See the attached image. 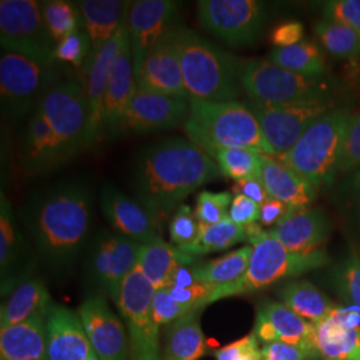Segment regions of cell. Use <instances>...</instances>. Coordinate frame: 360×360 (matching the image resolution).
<instances>
[{"mask_svg": "<svg viewBox=\"0 0 360 360\" xmlns=\"http://www.w3.org/2000/svg\"><path fill=\"white\" fill-rule=\"evenodd\" d=\"M221 176L217 162L196 144L171 138L146 147L131 175L135 200L159 224L199 187Z\"/></svg>", "mask_w": 360, "mask_h": 360, "instance_id": "6da1fadb", "label": "cell"}, {"mask_svg": "<svg viewBox=\"0 0 360 360\" xmlns=\"http://www.w3.org/2000/svg\"><path fill=\"white\" fill-rule=\"evenodd\" d=\"M94 218V193L79 180L60 181L32 195L22 207V221L39 254L55 269L70 267L87 243Z\"/></svg>", "mask_w": 360, "mask_h": 360, "instance_id": "7a4b0ae2", "label": "cell"}, {"mask_svg": "<svg viewBox=\"0 0 360 360\" xmlns=\"http://www.w3.org/2000/svg\"><path fill=\"white\" fill-rule=\"evenodd\" d=\"M172 35L188 98L208 102L236 101L243 91L240 84L243 63L231 52L188 27L178 25Z\"/></svg>", "mask_w": 360, "mask_h": 360, "instance_id": "3957f363", "label": "cell"}, {"mask_svg": "<svg viewBox=\"0 0 360 360\" xmlns=\"http://www.w3.org/2000/svg\"><path fill=\"white\" fill-rule=\"evenodd\" d=\"M183 129L188 141L207 154L220 148H247L274 158L247 103L190 99Z\"/></svg>", "mask_w": 360, "mask_h": 360, "instance_id": "277c9868", "label": "cell"}, {"mask_svg": "<svg viewBox=\"0 0 360 360\" xmlns=\"http://www.w3.org/2000/svg\"><path fill=\"white\" fill-rule=\"evenodd\" d=\"M349 116L347 108L335 107L316 120L291 150L275 159L316 190L333 186L339 175L342 144Z\"/></svg>", "mask_w": 360, "mask_h": 360, "instance_id": "5b68a950", "label": "cell"}, {"mask_svg": "<svg viewBox=\"0 0 360 360\" xmlns=\"http://www.w3.org/2000/svg\"><path fill=\"white\" fill-rule=\"evenodd\" d=\"M251 245L252 254L245 275L236 283L215 288L210 296L208 304L220 299L260 291L279 281L319 270L330 260L323 250L309 254L292 252L272 238L269 231L257 236Z\"/></svg>", "mask_w": 360, "mask_h": 360, "instance_id": "8992f818", "label": "cell"}, {"mask_svg": "<svg viewBox=\"0 0 360 360\" xmlns=\"http://www.w3.org/2000/svg\"><path fill=\"white\" fill-rule=\"evenodd\" d=\"M240 84L251 102L274 105L335 102L338 92L334 83L326 77H303L267 59L243 63Z\"/></svg>", "mask_w": 360, "mask_h": 360, "instance_id": "52a82bcc", "label": "cell"}, {"mask_svg": "<svg viewBox=\"0 0 360 360\" xmlns=\"http://www.w3.org/2000/svg\"><path fill=\"white\" fill-rule=\"evenodd\" d=\"M65 79L58 65H46L4 51L0 58L1 108L13 119L32 115L46 92Z\"/></svg>", "mask_w": 360, "mask_h": 360, "instance_id": "ba28073f", "label": "cell"}, {"mask_svg": "<svg viewBox=\"0 0 360 360\" xmlns=\"http://www.w3.org/2000/svg\"><path fill=\"white\" fill-rule=\"evenodd\" d=\"M0 43L3 51L13 52L46 65H59L55 59L56 43L35 0L0 1Z\"/></svg>", "mask_w": 360, "mask_h": 360, "instance_id": "9c48e42d", "label": "cell"}, {"mask_svg": "<svg viewBox=\"0 0 360 360\" xmlns=\"http://www.w3.org/2000/svg\"><path fill=\"white\" fill-rule=\"evenodd\" d=\"M37 110L75 156L95 144L90 103L82 80H60L46 92Z\"/></svg>", "mask_w": 360, "mask_h": 360, "instance_id": "30bf717a", "label": "cell"}, {"mask_svg": "<svg viewBox=\"0 0 360 360\" xmlns=\"http://www.w3.org/2000/svg\"><path fill=\"white\" fill-rule=\"evenodd\" d=\"M200 27L231 47L251 46L269 19L267 7L257 0H200L196 4Z\"/></svg>", "mask_w": 360, "mask_h": 360, "instance_id": "8fae6325", "label": "cell"}, {"mask_svg": "<svg viewBox=\"0 0 360 360\" xmlns=\"http://www.w3.org/2000/svg\"><path fill=\"white\" fill-rule=\"evenodd\" d=\"M247 105L257 117L274 158H278L291 150L316 120L335 108L336 102L274 105L248 101Z\"/></svg>", "mask_w": 360, "mask_h": 360, "instance_id": "7c38bea8", "label": "cell"}, {"mask_svg": "<svg viewBox=\"0 0 360 360\" xmlns=\"http://www.w3.org/2000/svg\"><path fill=\"white\" fill-rule=\"evenodd\" d=\"M142 245L129 238L103 232L91 245L87 271L91 281L115 300L122 282L138 266Z\"/></svg>", "mask_w": 360, "mask_h": 360, "instance_id": "4fadbf2b", "label": "cell"}, {"mask_svg": "<svg viewBox=\"0 0 360 360\" xmlns=\"http://www.w3.org/2000/svg\"><path fill=\"white\" fill-rule=\"evenodd\" d=\"M178 6L169 0H136L131 3L127 28L135 75L155 44L178 26Z\"/></svg>", "mask_w": 360, "mask_h": 360, "instance_id": "5bb4252c", "label": "cell"}, {"mask_svg": "<svg viewBox=\"0 0 360 360\" xmlns=\"http://www.w3.org/2000/svg\"><path fill=\"white\" fill-rule=\"evenodd\" d=\"M190 99L138 90L119 124L117 134H147L176 129L188 115Z\"/></svg>", "mask_w": 360, "mask_h": 360, "instance_id": "9a60e30c", "label": "cell"}, {"mask_svg": "<svg viewBox=\"0 0 360 360\" xmlns=\"http://www.w3.org/2000/svg\"><path fill=\"white\" fill-rule=\"evenodd\" d=\"M79 315L92 351L99 359L127 360L129 342L126 324L110 309L104 296L87 297L79 309Z\"/></svg>", "mask_w": 360, "mask_h": 360, "instance_id": "2e32d148", "label": "cell"}, {"mask_svg": "<svg viewBox=\"0 0 360 360\" xmlns=\"http://www.w3.org/2000/svg\"><path fill=\"white\" fill-rule=\"evenodd\" d=\"M99 206L105 220L115 230L139 245L162 242L160 226L135 199L105 183L101 188Z\"/></svg>", "mask_w": 360, "mask_h": 360, "instance_id": "e0dca14e", "label": "cell"}, {"mask_svg": "<svg viewBox=\"0 0 360 360\" xmlns=\"http://www.w3.org/2000/svg\"><path fill=\"white\" fill-rule=\"evenodd\" d=\"M74 156L38 110L30 116L20 146V162L28 174L49 175Z\"/></svg>", "mask_w": 360, "mask_h": 360, "instance_id": "ac0fdd59", "label": "cell"}, {"mask_svg": "<svg viewBox=\"0 0 360 360\" xmlns=\"http://www.w3.org/2000/svg\"><path fill=\"white\" fill-rule=\"evenodd\" d=\"M155 292L156 288L138 269L120 284L114 302L131 339L160 340V326L153 316Z\"/></svg>", "mask_w": 360, "mask_h": 360, "instance_id": "d6986e66", "label": "cell"}, {"mask_svg": "<svg viewBox=\"0 0 360 360\" xmlns=\"http://www.w3.org/2000/svg\"><path fill=\"white\" fill-rule=\"evenodd\" d=\"M129 38L127 22L98 51L92 52L83 67L82 82L87 92L90 103L91 126L95 143L102 138L103 129V107L105 91L110 83L114 65L124 43Z\"/></svg>", "mask_w": 360, "mask_h": 360, "instance_id": "ffe728a7", "label": "cell"}, {"mask_svg": "<svg viewBox=\"0 0 360 360\" xmlns=\"http://www.w3.org/2000/svg\"><path fill=\"white\" fill-rule=\"evenodd\" d=\"M172 31L174 28L147 53L141 70L135 75L138 90L166 96L188 98Z\"/></svg>", "mask_w": 360, "mask_h": 360, "instance_id": "44dd1931", "label": "cell"}, {"mask_svg": "<svg viewBox=\"0 0 360 360\" xmlns=\"http://www.w3.org/2000/svg\"><path fill=\"white\" fill-rule=\"evenodd\" d=\"M330 230V219L322 208L309 206L292 208L269 233L287 250L297 254H309L321 250Z\"/></svg>", "mask_w": 360, "mask_h": 360, "instance_id": "7402d4cb", "label": "cell"}, {"mask_svg": "<svg viewBox=\"0 0 360 360\" xmlns=\"http://www.w3.org/2000/svg\"><path fill=\"white\" fill-rule=\"evenodd\" d=\"M47 360H87L90 340L79 312L52 304L46 318Z\"/></svg>", "mask_w": 360, "mask_h": 360, "instance_id": "603a6c76", "label": "cell"}, {"mask_svg": "<svg viewBox=\"0 0 360 360\" xmlns=\"http://www.w3.org/2000/svg\"><path fill=\"white\" fill-rule=\"evenodd\" d=\"M252 334L262 346L272 342L315 345L314 324L299 316L282 302H266L259 307Z\"/></svg>", "mask_w": 360, "mask_h": 360, "instance_id": "cb8c5ba5", "label": "cell"}, {"mask_svg": "<svg viewBox=\"0 0 360 360\" xmlns=\"http://www.w3.org/2000/svg\"><path fill=\"white\" fill-rule=\"evenodd\" d=\"M25 240L16 226L13 205L4 190L0 193V267H1V290L13 292L28 278L23 269L22 257L25 255Z\"/></svg>", "mask_w": 360, "mask_h": 360, "instance_id": "d4e9b609", "label": "cell"}, {"mask_svg": "<svg viewBox=\"0 0 360 360\" xmlns=\"http://www.w3.org/2000/svg\"><path fill=\"white\" fill-rule=\"evenodd\" d=\"M138 92V83L132 63L129 38L116 59L110 83L105 91L103 107V129L111 135L117 134L119 124Z\"/></svg>", "mask_w": 360, "mask_h": 360, "instance_id": "484cf974", "label": "cell"}, {"mask_svg": "<svg viewBox=\"0 0 360 360\" xmlns=\"http://www.w3.org/2000/svg\"><path fill=\"white\" fill-rule=\"evenodd\" d=\"M262 181L270 198L291 208L311 206L318 193L309 181L269 155L262 158Z\"/></svg>", "mask_w": 360, "mask_h": 360, "instance_id": "4316f807", "label": "cell"}, {"mask_svg": "<svg viewBox=\"0 0 360 360\" xmlns=\"http://www.w3.org/2000/svg\"><path fill=\"white\" fill-rule=\"evenodd\" d=\"M314 343L326 360H360V326L340 312L314 324Z\"/></svg>", "mask_w": 360, "mask_h": 360, "instance_id": "83f0119b", "label": "cell"}, {"mask_svg": "<svg viewBox=\"0 0 360 360\" xmlns=\"http://www.w3.org/2000/svg\"><path fill=\"white\" fill-rule=\"evenodd\" d=\"M83 28L89 34L92 52L98 51L127 22L131 1L82 0L77 3Z\"/></svg>", "mask_w": 360, "mask_h": 360, "instance_id": "f1b7e54d", "label": "cell"}, {"mask_svg": "<svg viewBox=\"0 0 360 360\" xmlns=\"http://www.w3.org/2000/svg\"><path fill=\"white\" fill-rule=\"evenodd\" d=\"M52 304L44 282L38 278H30L19 284L1 306L0 327L7 328L37 318H47Z\"/></svg>", "mask_w": 360, "mask_h": 360, "instance_id": "f546056e", "label": "cell"}, {"mask_svg": "<svg viewBox=\"0 0 360 360\" xmlns=\"http://www.w3.org/2000/svg\"><path fill=\"white\" fill-rule=\"evenodd\" d=\"M202 309L168 324L160 338V360H199L206 354V339L200 327Z\"/></svg>", "mask_w": 360, "mask_h": 360, "instance_id": "4dcf8cb0", "label": "cell"}, {"mask_svg": "<svg viewBox=\"0 0 360 360\" xmlns=\"http://www.w3.org/2000/svg\"><path fill=\"white\" fill-rule=\"evenodd\" d=\"M0 359L47 360L46 318L1 328Z\"/></svg>", "mask_w": 360, "mask_h": 360, "instance_id": "1f68e13d", "label": "cell"}, {"mask_svg": "<svg viewBox=\"0 0 360 360\" xmlns=\"http://www.w3.org/2000/svg\"><path fill=\"white\" fill-rule=\"evenodd\" d=\"M183 264H196V257L183 254L175 245L165 240L141 247L136 269L156 290L168 288L174 274Z\"/></svg>", "mask_w": 360, "mask_h": 360, "instance_id": "d6a6232c", "label": "cell"}, {"mask_svg": "<svg viewBox=\"0 0 360 360\" xmlns=\"http://www.w3.org/2000/svg\"><path fill=\"white\" fill-rule=\"evenodd\" d=\"M278 295L282 303L312 324L324 322L338 312L334 302L309 281H291Z\"/></svg>", "mask_w": 360, "mask_h": 360, "instance_id": "836d02e7", "label": "cell"}, {"mask_svg": "<svg viewBox=\"0 0 360 360\" xmlns=\"http://www.w3.org/2000/svg\"><path fill=\"white\" fill-rule=\"evenodd\" d=\"M252 254V245H245L223 257L193 264L198 283L207 284L214 290L236 283L247 271Z\"/></svg>", "mask_w": 360, "mask_h": 360, "instance_id": "e575fe53", "label": "cell"}, {"mask_svg": "<svg viewBox=\"0 0 360 360\" xmlns=\"http://www.w3.org/2000/svg\"><path fill=\"white\" fill-rule=\"evenodd\" d=\"M267 60L303 77H324L327 71L322 49L309 40H302L285 49H274Z\"/></svg>", "mask_w": 360, "mask_h": 360, "instance_id": "d590c367", "label": "cell"}, {"mask_svg": "<svg viewBox=\"0 0 360 360\" xmlns=\"http://www.w3.org/2000/svg\"><path fill=\"white\" fill-rule=\"evenodd\" d=\"M247 240L248 235L245 227H240L235 224L231 219L226 218L215 224H200V231L196 240L191 245L180 247L178 250L186 255L198 257L229 250L233 245Z\"/></svg>", "mask_w": 360, "mask_h": 360, "instance_id": "8d00e7d4", "label": "cell"}, {"mask_svg": "<svg viewBox=\"0 0 360 360\" xmlns=\"http://www.w3.org/2000/svg\"><path fill=\"white\" fill-rule=\"evenodd\" d=\"M223 176L236 181L262 179L263 154L247 148H220L210 153Z\"/></svg>", "mask_w": 360, "mask_h": 360, "instance_id": "74e56055", "label": "cell"}, {"mask_svg": "<svg viewBox=\"0 0 360 360\" xmlns=\"http://www.w3.org/2000/svg\"><path fill=\"white\" fill-rule=\"evenodd\" d=\"M315 34L323 47L335 58H360V37L351 28L322 19L315 25Z\"/></svg>", "mask_w": 360, "mask_h": 360, "instance_id": "f35d334b", "label": "cell"}, {"mask_svg": "<svg viewBox=\"0 0 360 360\" xmlns=\"http://www.w3.org/2000/svg\"><path fill=\"white\" fill-rule=\"evenodd\" d=\"M41 15L51 38L58 44L71 34L83 30L79 7L65 0H50L41 3Z\"/></svg>", "mask_w": 360, "mask_h": 360, "instance_id": "ab89813d", "label": "cell"}, {"mask_svg": "<svg viewBox=\"0 0 360 360\" xmlns=\"http://www.w3.org/2000/svg\"><path fill=\"white\" fill-rule=\"evenodd\" d=\"M333 281L340 299L360 311V254L346 257L333 272Z\"/></svg>", "mask_w": 360, "mask_h": 360, "instance_id": "60d3db41", "label": "cell"}, {"mask_svg": "<svg viewBox=\"0 0 360 360\" xmlns=\"http://www.w3.org/2000/svg\"><path fill=\"white\" fill-rule=\"evenodd\" d=\"M233 193L229 191L212 193L202 191L198 195L195 217L200 224L210 226L229 218V211L231 207Z\"/></svg>", "mask_w": 360, "mask_h": 360, "instance_id": "b9f144b4", "label": "cell"}, {"mask_svg": "<svg viewBox=\"0 0 360 360\" xmlns=\"http://www.w3.org/2000/svg\"><path fill=\"white\" fill-rule=\"evenodd\" d=\"M91 51V39L83 28L56 44L55 59L58 63H68L75 68L83 70L86 62L90 58Z\"/></svg>", "mask_w": 360, "mask_h": 360, "instance_id": "7bdbcfd3", "label": "cell"}, {"mask_svg": "<svg viewBox=\"0 0 360 360\" xmlns=\"http://www.w3.org/2000/svg\"><path fill=\"white\" fill-rule=\"evenodd\" d=\"M200 231V223L195 217V211L188 205H181L176 208L169 220L168 233L171 245L176 248L191 245Z\"/></svg>", "mask_w": 360, "mask_h": 360, "instance_id": "ee69618b", "label": "cell"}, {"mask_svg": "<svg viewBox=\"0 0 360 360\" xmlns=\"http://www.w3.org/2000/svg\"><path fill=\"white\" fill-rule=\"evenodd\" d=\"M360 168V112L351 114L342 144L339 175L352 174Z\"/></svg>", "mask_w": 360, "mask_h": 360, "instance_id": "f6af8a7d", "label": "cell"}, {"mask_svg": "<svg viewBox=\"0 0 360 360\" xmlns=\"http://www.w3.org/2000/svg\"><path fill=\"white\" fill-rule=\"evenodd\" d=\"M193 311L198 309H190L187 306L180 304L179 302H176L169 294L168 288L156 290L153 300V316L158 326H168L178 322L179 319L187 316Z\"/></svg>", "mask_w": 360, "mask_h": 360, "instance_id": "bcb514c9", "label": "cell"}, {"mask_svg": "<svg viewBox=\"0 0 360 360\" xmlns=\"http://www.w3.org/2000/svg\"><path fill=\"white\" fill-rule=\"evenodd\" d=\"M323 19L351 28L360 37V0H333L323 8Z\"/></svg>", "mask_w": 360, "mask_h": 360, "instance_id": "7dc6e473", "label": "cell"}, {"mask_svg": "<svg viewBox=\"0 0 360 360\" xmlns=\"http://www.w3.org/2000/svg\"><path fill=\"white\" fill-rule=\"evenodd\" d=\"M315 356H322L315 345L272 342L262 346V360H309Z\"/></svg>", "mask_w": 360, "mask_h": 360, "instance_id": "c3c4849f", "label": "cell"}, {"mask_svg": "<svg viewBox=\"0 0 360 360\" xmlns=\"http://www.w3.org/2000/svg\"><path fill=\"white\" fill-rule=\"evenodd\" d=\"M217 360H262V346L254 334L227 345L215 352Z\"/></svg>", "mask_w": 360, "mask_h": 360, "instance_id": "681fc988", "label": "cell"}, {"mask_svg": "<svg viewBox=\"0 0 360 360\" xmlns=\"http://www.w3.org/2000/svg\"><path fill=\"white\" fill-rule=\"evenodd\" d=\"M229 218L235 224L245 229L254 223H259L260 206L243 195H233Z\"/></svg>", "mask_w": 360, "mask_h": 360, "instance_id": "f907efd6", "label": "cell"}, {"mask_svg": "<svg viewBox=\"0 0 360 360\" xmlns=\"http://www.w3.org/2000/svg\"><path fill=\"white\" fill-rule=\"evenodd\" d=\"M304 27L300 22H285L278 27L271 34V41L276 49H285L297 44L303 40Z\"/></svg>", "mask_w": 360, "mask_h": 360, "instance_id": "816d5d0a", "label": "cell"}, {"mask_svg": "<svg viewBox=\"0 0 360 360\" xmlns=\"http://www.w3.org/2000/svg\"><path fill=\"white\" fill-rule=\"evenodd\" d=\"M291 210L292 208L284 205L283 202L270 198L263 206L260 207L259 223L260 226H264V227H275L290 214Z\"/></svg>", "mask_w": 360, "mask_h": 360, "instance_id": "f5cc1de1", "label": "cell"}, {"mask_svg": "<svg viewBox=\"0 0 360 360\" xmlns=\"http://www.w3.org/2000/svg\"><path fill=\"white\" fill-rule=\"evenodd\" d=\"M232 193L233 195H243L245 198L254 200L260 207L263 206L270 199L262 179H247L236 181L233 188H232Z\"/></svg>", "mask_w": 360, "mask_h": 360, "instance_id": "db71d44e", "label": "cell"}, {"mask_svg": "<svg viewBox=\"0 0 360 360\" xmlns=\"http://www.w3.org/2000/svg\"><path fill=\"white\" fill-rule=\"evenodd\" d=\"M340 190L346 200L347 210H351L355 218L360 221V168L351 174Z\"/></svg>", "mask_w": 360, "mask_h": 360, "instance_id": "11a10c76", "label": "cell"}, {"mask_svg": "<svg viewBox=\"0 0 360 360\" xmlns=\"http://www.w3.org/2000/svg\"><path fill=\"white\" fill-rule=\"evenodd\" d=\"M129 359L131 360H160V340H142L129 339Z\"/></svg>", "mask_w": 360, "mask_h": 360, "instance_id": "9f6ffc18", "label": "cell"}, {"mask_svg": "<svg viewBox=\"0 0 360 360\" xmlns=\"http://www.w3.org/2000/svg\"><path fill=\"white\" fill-rule=\"evenodd\" d=\"M198 284V281L195 278L193 274V264L188 266V264H183L180 266L176 272L172 276V281L168 288L171 287H178V288H186V287H191Z\"/></svg>", "mask_w": 360, "mask_h": 360, "instance_id": "6f0895ef", "label": "cell"}, {"mask_svg": "<svg viewBox=\"0 0 360 360\" xmlns=\"http://www.w3.org/2000/svg\"><path fill=\"white\" fill-rule=\"evenodd\" d=\"M87 360H101V359H99V358H98V355H96V354H95V352H94V351H92V352H91L90 356H89V359H87Z\"/></svg>", "mask_w": 360, "mask_h": 360, "instance_id": "680465c9", "label": "cell"}, {"mask_svg": "<svg viewBox=\"0 0 360 360\" xmlns=\"http://www.w3.org/2000/svg\"><path fill=\"white\" fill-rule=\"evenodd\" d=\"M309 360H326L323 356H315V358H311V359Z\"/></svg>", "mask_w": 360, "mask_h": 360, "instance_id": "91938a15", "label": "cell"}]
</instances>
